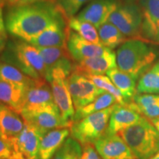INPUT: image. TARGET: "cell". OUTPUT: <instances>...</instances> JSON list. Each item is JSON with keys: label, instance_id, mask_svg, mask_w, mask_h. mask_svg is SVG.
I'll list each match as a JSON object with an SVG mask.
<instances>
[{"label": "cell", "instance_id": "29", "mask_svg": "<svg viewBox=\"0 0 159 159\" xmlns=\"http://www.w3.org/2000/svg\"><path fill=\"white\" fill-rule=\"evenodd\" d=\"M85 77L90 79L99 89H102L105 92L109 93V94L113 95L116 99V102L118 104H127L120 91L117 89L116 87L115 86L114 83L108 76H105L104 75H86Z\"/></svg>", "mask_w": 159, "mask_h": 159}, {"label": "cell", "instance_id": "21", "mask_svg": "<svg viewBox=\"0 0 159 159\" xmlns=\"http://www.w3.org/2000/svg\"><path fill=\"white\" fill-rule=\"evenodd\" d=\"M27 89L0 78V103L21 114L25 104Z\"/></svg>", "mask_w": 159, "mask_h": 159}, {"label": "cell", "instance_id": "34", "mask_svg": "<svg viewBox=\"0 0 159 159\" xmlns=\"http://www.w3.org/2000/svg\"><path fill=\"white\" fill-rule=\"evenodd\" d=\"M13 158V151L9 139L0 136V159Z\"/></svg>", "mask_w": 159, "mask_h": 159}, {"label": "cell", "instance_id": "17", "mask_svg": "<svg viewBox=\"0 0 159 159\" xmlns=\"http://www.w3.org/2000/svg\"><path fill=\"white\" fill-rule=\"evenodd\" d=\"M46 67V80L48 79L51 71L61 69L71 74L75 61L69 54L67 47H37Z\"/></svg>", "mask_w": 159, "mask_h": 159}, {"label": "cell", "instance_id": "6", "mask_svg": "<svg viewBox=\"0 0 159 159\" xmlns=\"http://www.w3.org/2000/svg\"><path fill=\"white\" fill-rule=\"evenodd\" d=\"M108 21L116 26L128 39L147 42L142 34V16L139 5L131 2L120 3L111 13Z\"/></svg>", "mask_w": 159, "mask_h": 159}, {"label": "cell", "instance_id": "14", "mask_svg": "<svg viewBox=\"0 0 159 159\" xmlns=\"http://www.w3.org/2000/svg\"><path fill=\"white\" fill-rule=\"evenodd\" d=\"M120 2L118 0H92L75 16L94 25L97 28L108 21Z\"/></svg>", "mask_w": 159, "mask_h": 159}, {"label": "cell", "instance_id": "44", "mask_svg": "<svg viewBox=\"0 0 159 159\" xmlns=\"http://www.w3.org/2000/svg\"><path fill=\"white\" fill-rule=\"evenodd\" d=\"M0 4H2V3H1V2H0Z\"/></svg>", "mask_w": 159, "mask_h": 159}, {"label": "cell", "instance_id": "15", "mask_svg": "<svg viewBox=\"0 0 159 159\" xmlns=\"http://www.w3.org/2000/svg\"><path fill=\"white\" fill-rule=\"evenodd\" d=\"M94 145L102 159H136L128 144L118 134H105Z\"/></svg>", "mask_w": 159, "mask_h": 159}, {"label": "cell", "instance_id": "31", "mask_svg": "<svg viewBox=\"0 0 159 159\" xmlns=\"http://www.w3.org/2000/svg\"><path fill=\"white\" fill-rule=\"evenodd\" d=\"M92 0H57V4L67 19L74 17Z\"/></svg>", "mask_w": 159, "mask_h": 159}, {"label": "cell", "instance_id": "32", "mask_svg": "<svg viewBox=\"0 0 159 159\" xmlns=\"http://www.w3.org/2000/svg\"><path fill=\"white\" fill-rule=\"evenodd\" d=\"M132 102L137 108H144L150 105H159V94H136Z\"/></svg>", "mask_w": 159, "mask_h": 159}, {"label": "cell", "instance_id": "30", "mask_svg": "<svg viewBox=\"0 0 159 159\" xmlns=\"http://www.w3.org/2000/svg\"><path fill=\"white\" fill-rule=\"evenodd\" d=\"M82 146L72 137H69L52 159H80Z\"/></svg>", "mask_w": 159, "mask_h": 159}, {"label": "cell", "instance_id": "11", "mask_svg": "<svg viewBox=\"0 0 159 159\" xmlns=\"http://www.w3.org/2000/svg\"><path fill=\"white\" fill-rule=\"evenodd\" d=\"M68 21L66 17L61 18L27 42L36 47H66Z\"/></svg>", "mask_w": 159, "mask_h": 159}, {"label": "cell", "instance_id": "39", "mask_svg": "<svg viewBox=\"0 0 159 159\" xmlns=\"http://www.w3.org/2000/svg\"><path fill=\"white\" fill-rule=\"evenodd\" d=\"M150 159H159V152H158V153L155 155L154 156H152V158H150Z\"/></svg>", "mask_w": 159, "mask_h": 159}, {"label": "cell", "instance_id": "16", "mask_svg": "<svg viewBox=\"0 0 159 159\" xmlns=\"http://www.w3.org/2000/svg\"><path fill=\"white\" fill-rule=\"evenodd\" d=\"M142 11V34L149 43H157L159 36V0H139Z\"/></svg>", "mask_w": 159, "mask_h": 159}, {"label": "cell", "instance_id": "45", "mask_svg": "<svg viewBox=\"0 0 159 159\" xmlns=\"http://www.w3.org/2000/svg\"><path fill=\"white\" fill-rule=\"evenodd\" d=\"M57 0H56V2H57Z\"/></svg>", "mask_w": 159, "mask_h": 159}, {"label": "cell", "instance_id": "8", "mask_svg": "<svg viewBox=\"0 0 159 159\" xmlns=\"http://www.w3.org/2000/svg\"><path fill=\"white\" fill-rule=\"evenodd\" d=\"M44 133L25 122V127L16 136L8 138L13 151V158L37 159L39 143Z\"/></svg>", "mask_w": 159, "mask_h": 159}, {"label": "cell", "instance_id": "36", "mask_svg": "<svg viewBox=\"0 0 159 159\" xmlns=\"http://www.w3.org/2000/svg\"><path fill=\"white\" fill-rule=\"evenodd\" d=\"M82 146L80 159H102L95 148L94 144H85Z\"/></svg>", "mask_w": 159, "mask_h": 159}, {"label": "cell", "instance_id": "9", "mask_svg": "<svg viewBox=\"0 0 159 159\" xmlns=\"http://www.w3.org/2000/svg\"><path fill=\"white\" fill-rule=\"evenodd\" d=\"M68 85L75 111L90 104L105 92L85 75L75 71L68 77Z\"/></svg>", "mask_w": 159, "mask_h": 159}, {"label": "cell", "instance_id": "10", "mask_svg": "<svg viewBox=\"0 0 159 159\" xmlns=\"http://www.w3.org/2000/svg\"><path fill=\"white\" fill-rule=\"evenodd\" d=\"M57 108L58 109L48 81L43 78L34 80L26 91L22 111H35Z\"/></svg>", "mask_w": 159, "mask_h": 159}, {"label": "cell", "instance_id": "38", "mask_svg": "<svg viewBox=\"0 0 159 159\" xmlns=\"http://www.w3.org/2000/svg\"><path fill=\"white\" fill-rule=\"evenodd\" d=\"M150 121V122L152 123V125L156 128L159 132V117H156V118L152 119H148Z\"/></svg>", "mask_w": 159, "mask_h": 159}, {"label": "cell", "instance_id": "33", "mask_svg": "<svg viewBox=\"0 0 159 159\" xmlns=\"http://www.w3.org/2000/svg\"><path fill=\"white\" fill-rule=\"evenodd\" d=\"M128 104L130 108L134 109L135 111H136L137 112H139L141 115L146 118L152 119L159 117V105H150V106L144 107V108H137L132 101L128 102Z\"/></svg>", "mask_w": 159, "mask_h": 159}, {"label": "cell", "instance_id": "2", "mask_svg": "<svg viewBox=\"0 0 159 159\" xmlns=\"http://www.w3.org/2000/svg\"><path fill=\"white\" fill-rule=\"evenodd\" d=\"M117 68L136 79L153 64L157 52L149 43L128 39L119 46L116 52Z\"/></svg>", "mask_w": 159, "mask_h": 159}, {"label": "cell", "instance_id": "1", "mask_svg": "<svg viewBox=\"0 0 159 159\" xmlns=\"http://www.w3.org/2000/svg\"><path fill=\"white\" fill-rule=\"evenodd\" d=\"M62 17L66 16L57 2H47L10 7L5 21L7 33L28 41Z\"/></svg>", "mask_w": 159, "mask_h": 159}, {"label": "cell", "instance_id": "42", "mask_svg": "<svg viewBox=\"0 0 159 159\" xmlns=\"http://www.w3.org/2000/svg\"><path fill=\"white\" fill-rule=\"evenodd\" d=\"M10 159H16V158H10Z\"/></svg>", "mask_w": 159, "mask_h": 159}, {"label": "cell", "instance_id": "24", "mask_svg": "<svg viewBox=\"0 0 159 159\" xmlns=\"http://www.w3.org/2000/svg\"><path fill=\"white\" fill-rule=\"evenodd\" d=\"M136 91L137 94H159V61L139 77Z\"/></svg>", "mask_w": 159, "mask_h": 159}, {"label": "cell", "instance_id": "20", "mask_svg": "<svg viewBox=\"0 0 159 159\" xmlns=\"http://www.w3.org/2000/svg\"><path fill=\"white\" fill-rule=\"evenodd\" d=\"M70 135V128H57L45 133L39 143L37 159H52Z\"/></svg>", "mask_w": 159, "mask_h": 159}, {"label": "cell", "instance_id": "18", "mask_svg": "<svg viewBox=\"0 0 159 159\" xmlns=\"http://www.w3.org/2000/svg\"><path fill=\"white\" fill-rule=\"evenodd\" d=\"M117 68L116 53L114 51L108 54L75 62L73 71L83 75H105L111 69Z\"/></svg>", "mask_w": 159, "mask_h": 159}, {"label": "cell", "instance_id": "41", "mask_svg": "<svg viewBox=\"0 0 159 159\" xmlns=\"http://www.w3.org/2000/svg\"><path fill=\"white\" fill-rule=\"evenodd\" d=\"M157 43H159V36L158 38V41H157Z\"/></svg>", "mask_w": 159, "mask_h": 159}, {"label": "cell", "instance_id": "19", "mask_svg": "<svg viewBox=\"0 0 159 159\" xmlns=\"http://www.w3.org/2000/svg\"><path fill=\"white\" fill-rule=\"evenodd\" d=\"M142 117V115L130 108L128 103L126 105L117 103L110 116L105 134H117L124 129L134 125Z\"/></svg>", "mask_w": 159, "mask_h": 159}, {"label": "cell", "instance_id": "28", "mask_svg": "<svg viewBox=\"0 0 159 159\" xmlns=\"http://www.w3.org/2000/svg\"><path fill=\"white\" fill-rule=\"evenodd\" d=\"M0 78L25 88H28L35 80L26 75L14 66L2 61H0Z\"/></svg>", "mask_w": 159, "mask_h": 159}, {"label": "cell", "instance_id": "3", "mask_svg": "<svg viewBox=\"0 0 159 159\" xmlns=\"http://www.w3.org/2000/svg\"><path fill=\"white\" fill-rule=\"evenodd\" d=\"M1 61L14 66L31 78L46 79V67L39 49L23 40L7 42Z\"/></svg>", "mask_w": 159, "mask_h": 159}, {"label": "cell", "instance_id": "22", "mask_svg": "<svg viewBox=\"0 0 159 159\" xmlns=\"http://www.w3.org/2000/svg\"><path fill=\"white\" fill-rule=\"evenodd\" d=\"M25 127V121L13 109L0 103V129L6 138L16 136Z\"/></svg>", "mask_w": 159, "mask_h": 159}, {"label": "cell", "instance_id": "27", "mask_svg": "<svg viewBox=\"0 0 159 159\" xmlns=\"http://www.w3.org/2000/svg\"><path fill=\"white\" fill-rule=\"evenodd\" d=\"M68 26L71 30L75 31L88 41L95 44L102 45L99 38L97 28L90 22L74 16L69 19Z\"/></svg>", "mask_w": 159, "mask_h": 159}, {"label": "cell", "instance_id": "13", "mask_svg": "<svg viewBox=\"0 0 159 159\" xmlns=\"http://www.w3.org/2000/svg\"><path fill=\"white\" fill-rule=\"evenodd\" d=\"M66 47L75 63L91 57L102 56L113 52L112 49L104 46L88 41L70 28L69 29Z\"/></svg>", "mask_w": 159, "mask_h": 159}, {"label": "cell", "instance_id": "40", "mask_svg": "<svg viewBox=\"0 0 159 159\" xmlns=\"http://www.w3.org/2000/svg\"><path fill=\"white\" fill-rule=\"evenodd\" d=\"M0 136H3L2 133V131H1V129H0Z\"/></svg>", "mask_w": 159, "mask_h": 159}, {"label": "cell", "instance_id": "12", "mask_svg": "<svg viewBox=\"0 0 159 159\" xmlns=\"http://www.w3.org/2000/svg\"><path fill=\"white\" fill-rule=\"evenodd\" d=\"M21 116L25 122L33 125L44 134L57 128H70L73 124L65 121L57 108L35 111H22Z\"/></svg>", "mask_w": 159, "mask_h": 159}, {"label": "cell", "instance_id": "7", "mask_svg": "<svg viewBox=\"0 0 159 159\" xmlns=\"http://www.w3.org/2000/svg\"><path fill=\"white\" fill-rule=\"evenodd\" d=\"M70 74L61 69L51 71L47 80L50 84L55 104L65 121L73 123L75 109L69 90L68 77Z\"/></svg>", "mask_w": 159, "mask_h": 159}, {"label": "cell", "instance_id": "26", "mask_svg": "<svg viewBox=\"0 0 159 159\" xmlns=\"http://www.w3.org/2000/svg\"><path fill=\"white\" fill-rule=\"evenodd\" d=\"M116 99L113 95L109 94V93L104 92L103 94L99 95L90 104L75 111L73 122H77V121L85 118V116L91 114L105 110V109L108 108L109 107L116 104Z\"/></svg>", "mask_w": 159, "mask_h": 159}, {"label": "cell", "instance_id": "4", "mask_svg": "<svg viewBox=\"0 0 159 159\" xmlns=\"http://www.w3.org/2000/svg\"><path fill=\"white\" fill-rule=\"evenodd\" d=\"M128 144L136 159H150L159 152V132L143 116L134 125L117 134Z\"/></svg>", "mask_w": 159, "mask_h": 159}, {"label": "cell", "instance_id": "5", "mask_svg": "<svg viewBox=\"0 0 159 159\" xmlns=\"http://www.w3.org/2000/svg\"><path fill=\"white\" fill-rule=\"evenodd\" d=\"M116 104L73 122L70 128L71 137L81 145L94 144L105 134L110 116Z\"/></svg>", "mask_w": 159, "mask_h": 159}, {"label": "cell", "instance_id": "35", "mask_svg": "<svg viewBox=\"0 0 159 159\" xmlns=\"http://www.w3.org/2000/svg\"><path fill=\"white\" fill-rule=\"evenodd\" d=\"M5 26V21L3 18V12L2 4H0V53L5 50L7 44V33Z\"/></svg>", "mask_w": 159, "mask_h": 159}, {"label": "cell", "instance_id": "23", "mask_svg": "<svg viewBox=\"0 0 159 159\" xmlns=\"http://www.w3.org/2000/svg\"><path fill=\"white\" fill-rule=\"evenodd\" d=\"M106 75L120 91L125 102L127 103L131 102L137 94L136 80L118 68L111 69Z\"/></svg>", "mask_w": 159, "mask_h": 159}, {"label": "cell", "instance_id": "25", "mask_svg": "<svg viewBox=\"0 0 159 159\" xmlns=\"http://www.w3.org/2000/svg\"><path fill=\"white\" fill-rule=\"evenodd\" d=\"M97 30L101 44L112 50L130 39L125 36L116 26L108 21L99 27Z\"/></svg>", "mask_w": 159, "mask_h": 159}, {"label": "cell", "instance_id": "37", "mask_svg": "<svg viewBox=\"0 0 159 159\" xmlns=\"http://www.w3.org/2000/svg\"><path fill=\"white\" fill-rule=\"evenodd\" d=\"M10 7H20L41 2H57L56 0H4Z\"/></svg>", "mask_w": 159, "mask_h": 159}, {"label": "cell", "instance_id": "43", "mask_svg": "<svg viewBox=\"0 0 159 159\" xmlns=\"http://www.w3.org/2000/svg\"><path fill=\"white\" fill-rule=\"evenodd\" d=\"M129 1H133V0H129Z\"/></svg>", "mask_w": 159, "mask_h": 159}]
</instances>
